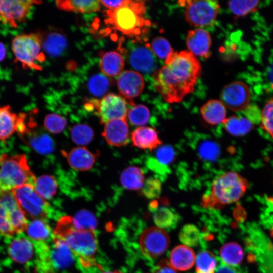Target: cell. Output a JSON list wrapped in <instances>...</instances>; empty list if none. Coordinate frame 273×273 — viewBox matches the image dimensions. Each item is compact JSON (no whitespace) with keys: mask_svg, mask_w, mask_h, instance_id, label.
I'll return each instance as SVG.
<instances>
[{"mask_svg":"<svg viewBox=\"0 0 273 273\" xmlns=\"http://www.w3.org/2000/svg\"><path fill=\"white\" fill-rule=\"evenodd\" d=\"M201 72L200 63L191 52H173L154 73V86L166 101L178 103L193 92Z\"/></svg>","mask_w":273,"mask_h":273,"instance_id":"cell-1","label":"cell"},{"mask_svg":"<svg viewBox=\"0 0 273 273\" xmlns=\"http://www.w3.org/2000/svg\"><path fill=\"white\" fill-rule=\"evenodd\" d=\"M53 234L65 240L84 273H95L100 269L95 258L98 248L95 230L77 228L73 217L64 216L58 219Z\"/></svg>","mask_w":273,"mask_h":273,"instance_id":"cell-2","label":"cell"},{"mask_svg":"<svg viewBox=\"0 0 273 273\" xmlns=\"http://www.w3.org/2000/svg\"><path fill=\"white\" fill-rule=\"evenodd\" d=\"M248 187L245 178L237 172L228 171L213 181L209 194L202 198V204L207 208H221L238 201Z\"/></svg>","mask_w":273,"mask_h":273,"instance_id":"cell-3","label":"cell"},{"mask_svg":"<svg viewBox=\"0 0 273 273\" xmlns=\"http://www.w3.org/2000/svg\"><path fill=\"white\" fill-rule=\"evenodd\" d=\"M145 12L144 1L125 0L118 8L107 11L105 22L125 35L137 36L147 24Z\"/></svg>","mask_w":273,"mask_h":273,"instance_id":"cell-4","label":"cell"},{"mask_svg":"<svg viewBox=\"0 0 273 273\" xmlns=\"http://www.w3.org/2000/svg\"><path fill=\"white\" fill-rule=\"evenodd\" d=\"M36 178L23 154L0 157V195L25 185L34 187Z\"/></svg>","mask_w":273,"mask_h":273,"instance_id":"cell-5","label":"cell"},{"mask_svg":"<svg viewBox=\"0 0 273 273\" xmlns=\"http://www.w3.org/2000/svg\"><path fill=\"white\" fill-rule=\"evenodd\" d=\"M27 215L11 192L0 195V234L11 238L25 231Z\"/></svg>","mask_w":273,"mask_h":273,"instance_id":"cell-6","label":"cell"},{"mask_svg":"<svg viewBox=\"0 0 273 273\" xmlns=\"http://www.w3.org/2000/svg\"><path fill=\"white\" fill-rule=\"evenodd\" d=\"M41 40L38 33L23 34L15 37L11 49L15 62L20 63L23 68L41 70L37 61H42L45 56L41 52Z\"/></svg>","mask_w":273,"mask_h":273,"instance_id":"cell-7","label":"cell"},{"mask_svg":"<svg viewBox=\"0 0 273 273\" xmlns=\"http://www.w3.org/2000/svg\"><path fill=\"white\" fill-rule=\"evenodd\" d=\"M12 193L26 215L33 219H46L49 213L50 206L46 200L30 185L16 188Z\"/></svg>","mask_w":273,"mask_h":273,"instance_id":"cell-8","label":"cell"},{"mask_svg":"<svg viewBox=\"0 0 273 273\" xmlns=\"http://www.w3.org/2000/svg\"><path fill=\"white\" fill-rule=\"evenodd\" d=\"M127 102L122 96L110 93L100 100H90L87 105L92 107L99 117L101 123L126 118L128 113Z\"/></svg>","mask_w":273,"mask_h":273,"instance_id":"cell-9","label":"cell"},{"mask_svg":"<svg viewBox=\"0 0 273 273\" xmlns=\"http://www.w3.org/2000/svg\"><path fill=\"white\" fill-rule=\"evenodd\" d=\"M185 16L186 21L196 27L212 25L218 14L220 5L216 1H187Z\"/></svg>","mask_w":273,"mask_h":273,"instance_id":"cell-10","label":"cell"},{"mask_svg":"<svg viewBox=\"0 0 273 273\" xmlns=\"http://www.w3.org/2000/svg\"><path fill=\"white\" fill-rule=\"evenodd\" d=\"M141 253L148 258H156L162 254L170 244L168 233L161 228L153 226L145 229L139 240Z\"/></svg>","mask_w":273,"mask_h":273,"instance_id":"cell-11","label":"cell"},{"mask_svg":"<svg viewBox=\"0 0 273 273\" xmlns=\"http://www.w3.org/2000/svg\"><path fill=\"white\" fill-rule=\"evenodd\" d=\"M41 1L0 0V22L13 28L24 20L31 7Z\"/></svg>","mask_w":273,"mask_h":273,"instance_id":"cell-12","label":"cell"},{"mask_svg":"<svg viewBox=\"0 0 273 273\" xmlns=\"http://www.w3.org/2000/svg\"><path fill=\"white\" fill-rule=\"evenodd\" d=\"M250 89L245 83L234 81L225 86L220 94L221 101L234 112L247 108L250 102Z\"/></svg>","mask_w":273,"mask_h":273,"instance_id":"cell-13","label":"cell"},{"mask_svg":"<svg viewBox=\"0 0 273 273\" xmlns=\"http://www.w3.org/2000/svg\"><path fill=\"white\" fill-rule=\"evenodd\" d=\"M250 244L263 273H273V244L260 230L251 233Z\"/></svg>","mask_w":273,"mask_h":273,"instance_id":"cell-14","label":"cell"},{"mask_svg":"<svg viewBox=\"0 0 273 273\" xmlns=\"http://www.w3.org/2000/svg\"><path fill=\"white\" fill-rule=\"evenodd\" d=\"M26 115L17 114L10 105L0 106V140L5 141L14 133L20 135L26 130Z\"/></svg>","mask_w":273,"mask_h":273,"instance_id":"cell-15","label":"cell"},{"mask_svg":"<svg viewBox=\"0 0 273 273\" xmlns=\"http://www.w3.org/2000/svg\"><path fill=\"white\" fill-rule=\"evenodd\" d=\"M49 256L53 271L69 267L75 258L65 240L53 234L52 244L49 245Z\"/></svg>","mask_w":273,"mask_h":273,"instance_id":"cell-16","label":"cell"},{"mask_svg":"<svg viewBox=\"0 0 273 273\" xmlns=\"http://www.w3.org/2000/svg\"><path fill=\"white\" fill-rule=\"evenodd\" d=\"M117 86L121 96L128 103L133 104L132 99L139 96L144 87V79L141 74L132 70H126L119 76Z\"/></svg>","mask_w":273,"mask_h":273,"instance_id":"cell-17","label":"cell"},{"mask_svg":"<svg viewBox=\"0 0 273 273\" xmlns=\"http://www.w3.org/2000/svg\"><path fill=\"white\" fill-rule=\"evenodd\" d=\"M9 244L8 253L10 258L15 263L24 264L30 261L36 248L34 243L28 237L17 235Z\"/></svg>","mask_w":273,"mask_h":273,"instance_id":"cell-18","label":"cell"},{"mask_svg":"<svg viewBox=\"0 0 273 273\" xmlns=\"http://www.w3.org/2000/svg\"><path fill=\"white\" fill-rule=\"evenodd\" d=\"M36 126L34 122H29L25 131L21 136L39 154L47 155L52 153L55 147L53 140L43 131L37 130Z\"/></svg>","mask_w":273,"mask_h":273,"instance_id":"cell-19","label":"cell"},{"mask_svg":"<svg viewBox=\"0 0 273 273\" xmlns=\"http://www.w3.org/2000/svg\"><path fill=\"white\" fill-rule=\"evenodd\" d=\"M110 145L122 147L129 140V127L126 118L114 120L105 124L102 133Z\"/></svg>","mask_w":273,"mask_h":273,"instance_id":"cell-20","label":"cell"},{"mask_svg":"<svg viewBox=\"0 0 273 273\" xmlns=\"http://www.w3.org/2000/svg\"><path fill=\"white\" fill-rule=\"evenodd\" d=\"M62 154L72 168L82 171L92 168L99 155L84 147L73 148L68 152L62 151Z\"/></svg>","mask_w":273,"mask_h":273,"instance_id":"cell-21","label":"cell"},{"mask_svg":"<svg viewBox=\"0 0 273 273\" xmlns=\"http://www.w3.org/2000/svg\"><path fill=\"white\" fill-rule=\"evenodd\" d=\"M186 44L189 51L194 55L204 58H208L211 55L210 36L203 29L198 28L189 31L186 37Z\"/></svg>","mask_w":273,"mask_h":273,"instance_id":"cell-22","label":"cell"},{"mask_svg":"<svg viewBox=\"0 0 273 273\" xmlns=\"http://www.w3.org/2000/svg\"><path fill=\"white\" fill-rule=\"evenodd\" d=\"M133 145L140 149L152 151L162 144L157 131L152 127L141 126L131 133Z\"/></svg>","mask_w":273,"mask_h":273,"instance_id":"cell-23","label":"cell"},{"mask_svg":"<svg viewBox=\"0 0 273 273\" xmlns=\"http://www.w3.org/2000/svg\"><path fill=\"white\" fill-rule=\"evenodd\" d=\"M195 254L188 246L180 245L174 247L170 255V264L176 270L186 271L194 264Z\"/></svg>","mask_w":273,"mask_h":273,"instance_id":"cell-24","label":"cell"},{"mask_svg":"<svg viewBox=\"0 0 273 273\" xmlns=\"http://www.w3.org/2000/svg\"><path fill=\"white\" fill-rule=\"evenodd\" d=\"M200 113L204 121L212 125L223 123L226 119V107L218 100H209L202 106Z\"/></svg>","mask_w":273,"mask_h":273,"instance_id":"cell-25","label":"cell"},{"mask_svg":"<svg viewBox=\"0 0 273 273\" xmlns=\"http://www.w3.org/2000/svg\"><path fill=\"white\" fill-rule=\"evenodd\" d=\"M124 66L122 56L117 52L110 51L104 53L100 62L101 71L106 76L114 77L120 74Z\"/></svg>","mask_w":273,"mask_h":273,"instance_id":"cell-26","label":"cell"},{"mask_svg":"<svg viewBox=\"0 0 273 273\" xmlns=\"http://www.w3.org/2000/svg\"><path fill=\"white\" fill-rule=\"evenodd\" d=\"M130 61L134 69L143 72L150 71L154 64L153 54L148 48L144 47H138L132 51Z\"/></svg>","mask_w":273,"mask_h":273,"instance_id":"cell-27","label":"cell"},{"mask_svg":"<svg viewBox=\"0 0 273 273\" xmlns=\"http://www.w3.org/2000/svg\"><path fill=\"white\" fill-rule=\"evenodd\" d=\"M41 37V44L46 52L52 57L60 55L67 47L66 37L61 33L50 32Z\"/></svg>","mask_w":273,"mask_h":273,"instance_id":"cell-28","label":"cell"},{"mask_svg":"<svg viewBox=\"0 0 273 273\" xmlns=\"http://www.w3.org/2000/svg\"><path fill=\"white\" fill-rule=\"evenodd\" d=\"M100 1L60 0L56 1L57 7L62 10L78 13H93L100 9Z\"/></svg>","mask_w":273,"mask_h":273,"instance_id":"cell-29","label":"cell"},{"mask_svg":"<svg viewBox=\"0 0 273 273\" xmlns=\"http://www.w3.org/2000/svg\"><path fill=\"white\" fill-rule=\"evenodd\" d=\"M25 231L27 237L34 243H47L52 235L50 225L42 219H33L28 222Z\"/></svg>","mask_w":273,"mask_h":273,"instance_id":"cell-30","label":"cell"},{"mask_svg":"<svg viewBox=\"0 0 273 273\" xmlns=\"http://www.w3.org/2000/svg\"><path fill=\"white\" fill-rule=\"evenodd\" d=\"M225 129L235 136H242L250 132L254 127V123L247 117L232 116L223 122Z\"/></svg>","mask_w":273,"mask_h":273,"instance_id":"cell-31","label":"cell"},{"mask_svg":"<svg viewBox=\"0 0 273 273\" xmlns=\"http://www.w3.org/2000/svg\"><path fill=\"white\" fill-rule=\"evenodd\" d=\"M122 185L129 190L142 189L145 183L144 174L141 168L136 166H129L120 175Z\"/></svg>","mask_w":273,"mask_h":273,"instance_id":"cell-32","label":"cell"},{"mask_svg":"<svg viewBox=\"0 0 273 273\" xmlns=\"http://www.w3.org/2000/svg\"><path fill=\"white\" fill-rule=\"evenodd\" d=\"M153 221L160 228L170 229L176 226L179 220V216L166 207H157L152 211Z\"/></svg>","mask_w":273,"mask_h":273,"instance_id":"cell-33","label":"cell"},{"mask_svg":"<svg viewBox=\"0 0 273 273\" xmlns=\"http://www.w3.org/2000/svg\"><path fill=\"white\" fill-rule=\"evenodd\" d=\"M220 255L224 264L233 266L239 264L243 258L241 246L234 242L225 244L220 249Z\"/></svg>","mask_w":273,"mask_h":273,"instance_id":"cell-34","label":"cell"},{"mask_svg":"<svg viewBox=\"0 0 273 273\" xmlns=\"http://www.w3.org/2000/svg\"><path fill=\"white\" fill-rule=\"evenodd\" d=\"M34 189L44 200L50 199L56 194L57 183L55 178L49 175H43L36 179Z\"/></svg>","mask_w":273,"mask_h":273,"instance_id":"cell-35","label":"cell"},{"mask_svg":"<svg viewBox=\"0 0 273 273\" xmlns=\"http://www.w3.org/2000/svg\"><path fill=\"white\" fill-rule=\"evenodd\" d=\"M216 264V258L211 252L202 251L196 257V273H214Z\"/></svg>","mask_w":273,"mask_h":273,"instance_id":"cell-36","label":"cell"},{"mask_svg":"<svg viewBox=\"0 0 273 273\" xmlns=\"http://www.w3.org/2000/svg\"><path fill=\"white\" fill-rule=\"evenodd\" d=\"M72 140L79 145H85L89 143L94 138L92 128L85 124H78L72 127L71 130Z\"/></svg>","mask_w":273,"mask_h":273,"instance_id":"cell-37","label":"cell"},{"mask_svg":"<svg viewBox=\"0 0 273 273\" xmlns=\"http://www.w3.org/2000/svg\"><path fill=\"white\" fill-rule=\"evenodd\" d=\"M259 2V1H230L228 5L236 16L241 17L256 11Z\"/></svg>","mask_w":273,"mask_h":273,"instance_id":"cell-38","label":"cell"},{"mask_svg":"<svg viewBox=\"0 0 273 273\" xmlns=\"http://www.w3.org/2000/svg\"><path fill=\"white\" fill-rule=\"evenodd\" d=\"M201 233L199 229L193 224H186L179 233L180 241L187 246H195L200 241Z\"/></svg>","mask_w":273,"mask_h":273,"instance_id":"cell-39","label":"cell"},{"mask_svg":"<svg viewBox=\"0 0 273 273\" xmlns=\"http://www.w3.org/2000/svg\"><path fill=\"white\" fill-rule=\"evenodd\" d=\"M110 85L108 79L103 74L93 75L88 82V88L96 97H101L107 91Z\"/></svg>","mask_w":273,"mask_h":273,"instance_id":"cell-40","label":"cell"},{"mask_svg":"<svg viewBox=\"0 0 273 273\" xmlns=\"http://www.w3.org/2000/svg\"><path fill=\"white\" fill-rule=\"evenodd\" d=\"M127 115L132 125L141 127L148 122L150 118V112L145 105H138L128 111Z\"/></svg>","mask_w":273,"mask_h":273,"instance_id":"cell-41","label":"cell"},{"mask_svg":"<svg viewBox=\"0 0 273 273\" xmlns=\"http://www.w3.org/2000/svg\"><path fill=\"white\" fill-rule=\"evenodd\" d=\"M46 129L54 134L61 133L67 125V120L61 116L55 114H48L44 120Z\"/></svg>","mask_w":273,"mask_h":273,"instance_id":"cell-42","label":"cell"},{"mask_svg":"<svg viewBox=\"0 0 273 273\" xmlns=\"http://www.w3.org/2000/svg\"><path fill=\"white\" fill-rule=\"evenodd\" d=\"M75 226L78 229L95 230L96 220L94 215L88 210H80L73 217Z\"/></svg>","mask_w":273,"mask_h":273,"instance_id":"cell-43","label":"cell"},{"mask_svg":"<svg viewBox=\"0 0 273 273\" xmlns=\"http://www.w3.org/2000/svg\"><path fill=\"white\" fill-rule=\"evenodd\" d=\"M260 125L273 139V98L266 103L262 111Z\"/></svg>","mask_w":273,"mask_h":273,"instance_id":"cell-44","label":"cell"},{"mask_svg":"<svg viewBox=\"0 0 273 273\" xmlns=\"http://www.w3.org/2000/svg\"><path fill=\"white\" fill-rule=\"evenodd\" d=\"M151 47L153 52L161 59H166L174 52L169 42L161 36L154 38L151 42Z\"/></svg>","mask_w":273,"mask_h":273,"instance_id":"cell-45","label":"cell"},{"mask_svg":"<svg viewBox=\"0 0 273 273\" xmlns=\"http://www.w3.org/2000/svg\"><path fill=\"white\" fill-rule=\"evenodd\" d=\"M142 193L148 199H154L159 196L162 190L161 183L159 179L150 177L144 183Z\"/></svg>","mask_w":273,"mask_h":273,"instance_id":"cell-46","label":"cell"},{"mask_svg":"<svg viewBox=\"0 0 273 273\" xmlns=\"http://www.w3.org/2000/svg\"><path fill=\"white\" fill-rule=\"evenodd\" d=\"M198 152L201 158L204 160L213 161L219 154V148L215 143L206 141L199 147Z\"/></svg>","mask_w":273,"mask_h":273,"instance_id":"cell-47","label":"cell"},{"mask_svg":"<svg viewBox=\"0 0 273 273\" xmlns=\"http://www.w3.org/2000/svg\"><path fill=\"white\" fill-rule=\"evenodd\" d=\"M156 156L160 162L166 165L171 163L174 159L175 152L170 146H162L157 148Z\"/></svg>","mask_w":273,"mask_h":273,"instance_id":"cell-48","label":"cell"},{"mask_svg":"<svg viewBox=\"0 0 273 273\" xmlns=\"http://www.w3.org/2000/svg\"><path fill=\"white\" fill-rule=\"evenodd\" d=\"M147 165L151 170L159 174H164L168 171L166 165L163 164L156 158H149L147 161Z\"/></svg>","mask_w":273,"mask_h":273,"instance_id":"cell-49","label":"cell"},{"mask_svg":"<svg viewBox=\"0 0 273 273\" xmlns=\"http://www.w3.org/2000/svg\"><path fill=\"white\" fill-rule=\"evenodd\" d=\"M154 273H177L170 263L164 260L159 263L155 268Z\"/></svg>","mask_w":273,"mask_h":273,"instance_id":"cell-50","label":"cell"},{"mask_svg":"<svg viewBox=\"0 0 273 273\" xmlns=\"http://www.w3.org/2000/svg\"><path fill=\"white\" fill-rule=\"evenodd\" d=\"M214 273H240L239 271L233 266L224 263H221L216 268Z\"/></svg>","mask_w":273,"mask_h":273,"instance_id":"cell-51","label":"cell"},{"mask_svg":"<svg viewBox=\"0 0 273 273\" xmlns=\"http://www.w3.org/2000/svg\"><path fill=\"white\" fill-rule=\"evenodd\" d=\"M123 1H100V3L109 10H114L124 4Z\"/></svg>","mask_w":273,"mask_h":273,"instance_id":"cell-52","label":"cell"},{"mask_svg":"<svg viewBox=\"0 0 273 273\" xmlns=\"http://www.w3.org/2000/svg\"><path fill=\"white\" fill-rule=\"evenodd\" d=\"M6 53V48L4 45L0 42V62L5 57Z\"/></svg>","mask_w":273,"mask_h":273,"instance_id":"cell-53","label":"cell"},{"mask_svg":"<svg viewBox=\"0 0 273 273\" xmlns=\"http://www.w3.org/2000/svg\"><path fill=\"white\" fill-rule=\"evenodd\" d=\"M100 273H122V272L119 271L115 270V271H105L101 272Z\"/></svg>","mask_w":273,"mask_h":273,"instance_id":"cell-54","label":"cell"}]
</instances>
